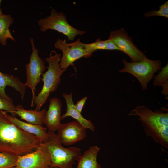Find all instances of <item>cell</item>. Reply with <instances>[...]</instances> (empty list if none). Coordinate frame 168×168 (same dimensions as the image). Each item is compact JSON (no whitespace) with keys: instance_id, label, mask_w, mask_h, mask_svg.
Returning a JSON list of instances; mask_svg holds the SVG:
<instances>
[{"instance_id":"ffe728a7","label":"cell","mask_w":168,"mask_h":168,"mask_svg":"<svg viewBox=\"0 0 168 168\" xmlns=\"http://www.w3.org/2000/svg\"><path fill=\"white\" fill-rule=\"evenodd\" d=\"M168 82V64L162 68L158 74L155 76L153 82L154 86H161Z\"/></svg>"},{"instance_id":"7c38bea8","label":"cell","mask_w":168,"mask_h":168,"mask_svg":"<svg viewBox=\"0 0 168 168\" xmlns=\"http://www.w3.org/2000/svg\"><path fill=\"white\" fill-rule=\"evenodd\" d=\"M49 102V108L44 117L43 124L48 131L54 132L61 124L62 104L60 100L55 97L50 99Z\"/></svg>"},{"instance_id":"5b68a950","label":"cell","mask_w":168,"mask_h":168,"mask_svg":"<svg viewBox=\"0 0 168 168\" xmlns=\"http://www.w3.org/2000/svg\"><path fill=\"white\" fill-rule=\"evenodd\" d=\"M124 65L119 70L134 76L138 80L142 90L147 89L148 84L153 78L154 74L160 70L161 63L159 60H152L147 57L137 62H128L125 58L122 61Z\"/></svg>"},{"instance_id":"484cf974","label":"cell","mask_w":168,"mask_h":168,"mask_svg":"<svg viewBox=\"0 0 168 168\" xmlns=\"http://www.w3.org/2000/svg\"><path fill=\"white\" fill-rule=\"evenodd\" d=\"M161 86L162 88L161 93L165 95V98L167 99L168 98V82L164 84Z\"/></svg>"},{"instance_id":"7a4b0ae2","label":"cell","mask_w":168,"mask_h":168,"mask_svg":"<svg viewBox=\"0 0 168 168\" xmlns=\"http://www.w3.org/2000/svg\"><path fill=\"white\" fill-rule=\"evenodd\" d=\"M137 115L145 133L156 143L168 148V111L165 107L153 111L145 105H139L128 114Z\"/></svg>"},{"instance_id":"4316f807","label":"cell","mask_w":168,"mask_h":168,"mask_svg":"<svg viewBox=\"0 0 168 168\" xmlns=\"http://www.w3.org/2000/svg\"><path fill=\"white\" fill-rule=\"evenodd\" d=\"M2 1L0 0V16L3 14L1 8V3Z\"/></svg>"},{"instance_id":"6da1fadb","label":"cell","mask_w":168,"mask_h":168,"mask_svg":"<svg viewBox=\"0 0 168 168\" xmlns=\"http://www.w3.org/2000/svg\"><path fill=\"white\" fill-rule=\"evenodd\" d=\"M0 110V152L18 157L33 151L43 142L12 123Z\"/></svg>"},{"instance_id":"9c48e42d","label":"cell","mask_w":168,"mask_h":168,"mask_svg":"<svg viewBox=\"0 0 168 168\" xmlns=\"http://www.w3.org/2000/svg\"><path fill=\"white\" fill-rule=\"evenodd\" d=\"M108 39L117 46L122 51L128 55L132 62L139 61L147 57L134 44L132 38L123 28L111 31Z\"/></svg>"},{"instance_id":"d4e9b609","label":"cell","mask_w":168,"mask_h":168,"mask_svg":"<svg viewBox=\"0 0 168 168\" xmlns=\"http://www.w3.org/2000/svg\"><path fill=\"white\" fill-rule=\"evenodd\" d=\"M87 99V97H85L78 101L75 105L76 109L80 113L82 112L83 108Z\"/></svg>"},{"instance_id":"52a82bcc","label":"cell","mask_w":168,"mask_h":168,"mask_svg":"<svg viewBox=\"0 0 168 168\" xmlns=\"http://www.w3.org/2000/svg\"><path fill=\"white\" fill-rule=\"evenodd\" d=\"M54 46L62 52L59 63L60 68L62 69L66 70L70 65L73 66L74 63L82 57L87 58L92 55L86 52L84 43H82L80 39L69 43L65 39L63 40L58 39L54 43Z\"/></svg>"},{"instance_id":"cb8c5ba5","label":"cell","mask_w":168,"mask_h":168,"mask_svg":"<svg viewBox=\"0 0 168 168\" xmlns=\"http://www.w3.org/2000/svg\"><path fill=\"white\" fill-rule=\"evenodd\" d=\"M105 50H118L121 51L120 49L114 43L108 39L105 40Z\"/></svg>"},{"instance_id":"277c9868","label":"cell","mask_w":168,"mask_h":168,"mask_svg":"<svg viewBox=\"0 0 168 168\" xmlns=\"http://www.w3.org/2000/svg\"><path fill=\"white\" fill-rule=\"evenodd\" d=\"M49 137L44 143L49 154L50 167L72 168L75 162L81 155V149L72 147H64L60 142L57 134L48 131Z\"/></svg>"},{"instance_id":"44dd1931","label":"cell","mask_w":168,"mask_h":168,"mask_svg":"<svg viewBox=\"0 0 168 168\" xmlns=\"http://www.w3.org/2000/svg\"><path fill=\"white\" fill-rule=\"evenodd\" d=\"M158 10H152L144 14L145 17H147L153 16H163L168 18V1L159 6Z\"/></svg>"},{"instance_id":"f1b7e54d","label":"cell","mask_w":168,"mask_h":168,"mask_svg":"<svg viewBox=\"0 0 168 168\" xmlns=\"http://www.w3.org/2000/svg\"><path fill=\"white\" fill-rule=\"evenodd\" d=\"M49 168H58V167H49Z\"/></svg>"},{"instance_id":"e0dca14e","label":"cell","mask_w":168,"mask_h":168,"mask_svg":"<svg viewBox=\"0 0 168 168\" xmlns=\"http://www.w3.org/2000/svg\"><path fill=\"white\" fill-rule=\"evenodd\" d=\"M100 149L96 145L90 147L77 160V168H102L97 161V156Z\"/></svg>"},{"instance_id":"603a6c76","label":"cell","mask_w":168,"mask_h":168,"mask_svg":"<svg viewBox=\"0 0 168 168\" xmlns=\"http://www.w3.org/2000/svg\"><path fill=\"white\" fill-rule=\"evenodd\" d=\"M16 107L12 100L4 99L0 96V110L9 112L12 116H15Z\"/></svg>"},{"instance_id":"7402d4cb","label":"cell","mask_w":168,"mask_h":168,"mask_svg":"<svg viewBox=\"0 0 168 168\" xmlns=\"http://www.w3.org/2000/svg\"><path fill=\"white\" fill-rule=\"evenodd\" d=\"M85 50L86 52L92 54L94 52L98 50H105V40H102L99 38L94 42L89 44L84 43Z\"/></svg>"},{"instance_id":"4fadbf2b","label":"cell","mask_w":168,"mask_h":168,"mask_svg":"<svg viewBox=\"0 0 168 168\" xmlns=\"http://www.w3.org/2000/svg\"><path fill=\"white\" fill-rule=\"evenodd\" d=\"M6 115L12 123L24 131L34 135L42 142H45L48 139L49 134L46 127L21 121L15 116L7 114Z\"/></svg>"},{"instance_id":"8fae6325","label":"cell","mask_w":168,"mask_h":168,"mask_svg":"<svg viewBox=\"0 0 168 168\" xmlns=\"http://www.w3.org/2000/svg\"><path fill=\"white\" fill-rule=\"evenodd\" d=\"M86 129L76 120L61 124L57 130V134L62 144L69 146L83 139L86 135Z\"/></svg>"},{"instance_id":"83f0119b","label":"cell","mask_w":168,"mask_h":168,"mask_svg":"<svg viewBox=\"0 0 168 168\" xmlns=\"http://www.w3.org/2000/svg\"><path fill=\"white\" fill-rule=\"evenodd\" d=\"M18 168L17 167V166H13V167H9V168Z\"/></svg>"},{"instance_id":"3957f363","label":"cell","mask_w":168,"mask_h":168,"mask_svg":"<svg viewBox=\"0 0 168 168\" xmlns=\"http://www.w3.org/2000/svg\"><path fill=\"white\" fill-rule=\"evenodd\" d=\"M54 51L50 53L49 57L45 58L48 64V69L42 74L41 80L43 82L42 89L38 95L35 96L33 106L36 105L35 110H40L42 106L46 102L51 93L55 91L58 88L61 79L60 76L66 70L60 68L59 62L61 54Z\"/></svg>"},{"instance_id":"d6986e66","label":"cell","mask_w":168,"mask_h":168,"mask_svg":"<svg viewBox=\"0 0 168 168\" xmlns=\"http://www.w3.org/2000/svg\"><path fill=\"white\" fill-rule=\"evenodd\" d=\"M17 157L0 152V168H8L16 166Z\"/></svg>"},{"instance_id":"5bb4252c","label":"cell","mask_w":168,"mask_h":168,"mask_svg":"<svg viewBox=\"0 0 168 168\" xmlns=\"http://www.w3.org/2000/svg\"><path fill=\"white\" fill-rule=\"evenodd\" d=\"M8 86L19 92L23 99L27 86L23 83L17 77L0 72V96L2 98L12 100L5 92V88Z\"/></svg>"},{"instance_id":"8992f818","label":"cell","mask_w":168,"mask_h":168,"mask_svg":"<svg viewBox=\"0 0 168 168\" xmlns=\"http://www.w3.org/2000/svg\"><path fill=\"white\" fill-rule=\"evenodd\" d=\"M38 24L41 32H45L49 29L54 30L65 35L68 40L72 41L77 35H82L86 33V31L72 27L68 22L63 12H58L54 9L51 10L49 16L40 19Z\"/></svg>"},{"instance_id":"9a60e30c","label":"cell","mask_w":168,"mask_h":168,"mask_svg":"<svg viewBox=\"0 0 168 168\" xmlns=\"http://www.w3.org/2000/svg\"><path fill=\"white\" fill-rule=\"evenodd\" d=\"M63 96L66 101L67 110L66 113L61 116V120L68 116L72 117L86 128L94 131L95 128L94 124L91 121L84 118L76 109L72 100V93L69 94L63 93Z\"/></svg>"},{"instance_id":"ac0fdd59","label":"cell","mask_w":168,"mask_h":168,"mask_svg":"<svg viewBox=\"0 0 168 168\" xmlns=\"http://www.w3.org/2000/svg\"><path fill=\"white\" fill-rule=\"evenodd\" d=\"M13 20L10 15L3 14L0 16V43L3 45L6 44L8 39L15 41L9 29L13 23Z\"/></svg>"},{"instance_id":"ba28073f","label":"cell","mask_w":168,"mask_h":168,"mask_svg":"<svg viewBox=\"0 0 168 168\" xmlns=\"http://www.w3.org/2000/svg\"><path fill=\"white\" fill-rule=\"evenodd\" d=\"M32 46V53L29 62L26 65V81L25 84L30 88L32 94L31 106H33L35 98L37 85L41 80V76L44 71L45 67L44 61L39 57V50L35 46L34 40L30 39Z\"/></svg>"},{"instance_id":"2e32d148","label":"cell","mask_w":168,"mask_h":168,"mask_svg":"<svg viewBox=\"0 0 168 168\" xmlns=\"http://www.w3.org/2000/svg\"><path fill=\"white\" fill-rule=\"evenodd\" d=\"M46 111L45 108L40 111L26 110L21 105H18L16 107L14 114L15 116L16 115H18L21 119L28 123L43 126Z\"/></svg>"},{"instance_id":"30bf717a","label":"cell","mask_w":168,"mask_h":168,"mask_svg":"<svg viewBox=\"0 0 168 168\" xmlns=\"http://www.w3.org/2000/svg\"><path fill=\"white\" fill-rule=\"evenodd\" d=\"M16 166L18 168L49 167V154L44 143H42L35 151L18 156Z\"/></svg>"}]
</instances>
